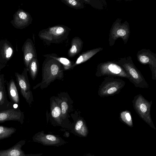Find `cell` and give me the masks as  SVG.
<instances>
[{
  "instance_id": "obj_17",
  "label": "cell",
  "mask_w": 156,
  "mask_h": 156,
  "mask_svg": "<svg viewBox=\"0 0 156 156\" xmlns=\"http://www.w3.org/2000/svg\"><path fill=\"white\" fill-rule=\"evenodd\" d=\"M51 113L53 118L58 123H61V110L59 99L53 100L51 104Z\"/></svg>"
},
{
  "instance_id": "obj_27",
  "label": "cell",
  "mask_w": 156,
  "mask_h": 156,
  "mask_svg": "<svg viewBox=\"0 0 156 156\" xmlns=\"http://www.w3.org/2000/svg\"><path fill=\"white\" fill-rule=\"evenodd\" d=\"M2 89V87L0 89V105L4 102V93Z\"/></svg>"
},
{
  "instance_id": "obj_13",
  "label": "cell",
  "mask_w": 156,
  "mask_h": 156,
  "mask_svg": "<svg viewBox=\"0 0 156 156\" xmlns=\"http://www.w3.org/2000/svg\"><path fill=\"white\" fill-rule=\"evenodd\" d=\"M23 50L24 55V60L27 68L32 59L37 58L36 50L32 41L28 39L23 46Z\"/></svg>"
},
{
  "instance_id": "obj_5",
  "label": "cell",
  "mask_w": 156,
  "mask_h": 156,
  "mask_svg": "<svg viewBox=\"0 0 156 156\" xmlns=\"http://www.w3.org/2000/svg\"><path fill=\"white\" fill-rule=\"evenodd\" d=\"M125 83V81L120 79L106 77L99 87L98 94L101 97H105L118 94Z\"/></svg>"
},
{
  "instance_id": "obj_11",
  "label": "cell",
  "mask_w": 156,
  "mask_h": 156,
  "mask_svg": "<svg viewBox=\"0 0 156 156\" xmlns=\"http://www.w3.org/2000/svg\"><path fill=\"white\" fill-rule=\"evenodd\" d=\"M32 20L28 13L22 9H19L14 14L13 20L11 22L15 27L22 29L31 24Z\"/></svg>"
},
{
  "instance_id": "obj_29",
  "label": "cell",
  "mask_w": 156,
  "mask_h": 156,
  "mask_svg": "<svg viewBox=\"0 0 156 156\" xmlns=\"http://www.w3.org/2000/svg\"><path fill=\"white\" fill-rule=\"evenodd\" d=\"M85 156H95L94 155H92L90 154H88L86 155Z\"/></svg>"
},
{
  "instance_id": "obj_22",
  "label": "cell",
  "mask_w": 156,
  "mask_h": 156,
  "mask_svg": "<svg viewBox=\"0 0 156 156\" xmlns=\"http://www.w3.org/2000/svg\"><path fill=\"white\" fill-rule=\"evenodd\" d=\"M9 90L10 97L13 101L16 103L19 102V97L17 89L14 81L12 80L10 83Z\"/></svg>"
},
{
  "instance_id": "obj_9",
  "label": "cell",
  "mask_w": 156,
  "mask_h": 156,
  "mask_svg": "<svg viewBox=\"0 0 156 156\" xmlns=\"http://www.w3.org/2000/svg\"><path fill=\"white\" fill-rule=\"evenodd\" d=\"M33 140L46 146H59L66 142L60 137L51 134H45L43 131L39 132L33 136Z\"/></svg>"
},
{
  "instance_id": "obj_15",
  "label": "cell",
  "mask_w": 156,
  "mask_h": 156,
  "mask_svg": "<svg viewBox=\"0 0 156 156\" xmlns=\"http://www.w3.org/2000/svg\"><path fill=\"white\" fill-rule=\"evenodd\" d=\"M83 42L79 37L73 38L71 43V47L68 51L67 55L69 57L75 56L79 53L82 49Z\"/></svg>"
},
{
  "instance_id": "obj_23",
  "label": "cell",
  "mask_w": 156,
  "mask_h": 156,
  "mask_svg": "<svg viewBox=\"0 0 156 156\" xmlns=\"http://www.w3.org/2000/svg\"><path fill=\"white\" fill-rule=\"evenodd\" d=\"M61 1L67 5L76 9H82L84 7L81 0H61Z\"/></svg>"
},
{
  "instance_id": "obj_16",
  "label": "cell",
  "mask_w": 156,
  "mask_h": 156,
  "mask_svg": "<svg viewBox=\"0 0 156 156\" xmlns=\"http://www.w3.org/2000/svg\"><path fill=\"white\" fill-rule=\"evenodd\" d=\"M102 49L103 48H98L83 52L80 55L75 62H74L73 65L72 66L71 69H73L76 65L86 62L98 52L102 50Z\"/></svg>"
},
{
  "instance_id": "obj_6",
  "label": "cell",
  "mask_w": 156,
  "mask_h": 156,
  "mask_svg": "<svg viewBox=\"0 0 156 156\" xmlns=\"http://www.w3.org/2000/svg\"><path fill=\"white\" fill-rule=\"evenodd\" d=\"M97 77L109 76L128 79L130 77L124 69L115 61H108L99 64L95 74Z\"/></svg>"
},
{
  "instance_id": "obj_18",
  "label": "cell",
  "mask_w": 156,
  "mask_h": 156,
  "mask_svg": "<svg viewBox=\"0 0 156 156\" xmlns=\"http://www.w3.org/2000/svg\"><path fill=\"white\" fill-rule=\"evenodd\" d=\"M43 56L45 57H51L57 60L62 65L64 69L65 70L71 69L72 66L74 62L66 58L58 57L56 54L54 53L43 55Z\"/></svg>"
},
{
  "instance_id": "obj_26",
  "label": "cell",
  "mask_w": 156,
  "mask_h": 156,
  "mask_svg": "<svg viewBox=\"0 0 156 156\" xmlns=\"http://www.w3.org/2000/svg\"><path fill=\"white\" fill-rule=\"evenodd\" d=\"M13 49L9 46L6 45L4 47L3 55L5 58L6 59L9 58L13 53Z\"/></svg>"
},
{
  "instance_id": "obj_24",
  "label": "cell",
  "mask_w": 156,
  "mask_h": 156,
  "mask_svg": "<svg viewBox=\"0 0 156 156\" xmlns=\"http://www.w3.org/2000/svg\"><path fill=\"white\" fill-rule=\"evenodd\" d=\"M122 121L129 126H133V121L130 113L127 110L122 111L120 114Z\"/></svg>"
},
{
  "instance_id": "obj_10",
  "label": "cell",
  "mask_w": 156,
  "mask_h": 156,
  "mask_svg": "<svg viewBox=\"0 0 156 156\" xmlns=\"http://www.w3.org/2000/svg\"><path fill=\"white\" fill-rule=\"evenodd\" d=\"M16 76L22 95L30 105L33 99L32 93L30 90V85L28 79L24 75H20L18 73H16Z\"/></svg>"
},
{
  "instance_id": "obj_4",
  "label": "cell",
  "mask_w": 156,
  "mask_h": 156,
  "mask_svg": "<svg viewBox=\"0 0 156 156\" xmlns=\"http://www.w3.org/2000/svg\"><path fill=\"white\" fill-rule=\"evenodd\" d=\"M132 103L134 109L141 118L151 127L156 129L150 114L152 101H149L139 94L135 96Z\"/></svg>"
},
{
  "instance_id": "obj_20",
  "label": "cell",
  "mask_w": 156,
  "mask_h": 156,
  "mask_svg": "<svg viewBox=\"0 0 156 156\" xmlns=\"http://www.w3.org/2000/svg\"><path fill=\"white\" fill-rule=\"evenodd\" d=\"M39 62L37 58H34L30 62L28 68L30 75L32 79L34 80L37 75L38 68Z\"/></svg>"
},
{
  "instance_id": "obj_1",
  "label": "cell",
  "mask_w": 156,
  "mask_h": 156,
  "mask_svg": "<svg viewBox=\"0 0 156 156\" xmlns=\"http://www.w3.org/2000/svg\"><path fill=\"white\" fill-rule=\"evenodd\" d=\"M42 66V80L35 88L40 87L44 88L56 79H61L63 77L64 70L62 65L57 60L51 57H46Z\"/></svg>"
},
{
  "instance_id": "obj_12",
  "label": "cell",
  "mask_w": 156,
  "mask_h": 156,
  "mask_svg": "<svg viewBox=\"0 0 156 156\" xmlns=\"http://www.w3.org/2000/svg\"><path fill=\"white\" fill-rule=\"evenodd\" d=\"M25 142V140H21L7 149L0 150V156H40L42 154H25L22 147Z\"/></svg>"
},
{
  "instance_id": "obj_21",
  "label": "cell",
  "mask_w": 156,
  "mask_h": 156,
  "mask_svg": "<svg viewBox=\"0 0 156 156\" xmlns=\"http://www.w3.org/2000/svg\"><path fill=\"white\" fill-rule=\"evenodd\" d=\"M16 130V129L13 127L0 126V140L10 137Z\"/></svg>"
},
{
  "instance_id": "obj_3",
  "label": "cell",
  "mask_w": 156,
  "mask_h": 156,
  "mask_svg": "<svg viewBox=\"0 0 156 156\" xmlns=\"http://www.w3.org/2000/svg\"><path fill=\"white\" fill-rule=\"evenodd\" d=\"M122 67L130 77L129 80L137 87L147 88L149 86L140 71L136 68L130 56L115 61Z\"/></svg>"
},
{
  "instance_id": "obj_7",
  "label": "cell",
  "mask_w": 156,
  "mask_h": 156,
  "mask_svg": "<svg viewBox=\"0 0 156 156\" xmlns=\"http://www.w3.org/2000/svg\"><path fill=\"white\" fill-rule=\"evenodd\" d=\"M121 19H117L112 25L109 38L111 46L113 45L119 37L122 38L125 44L129 39L130 33L129 25L127 21L121 23Z\"/></svg>"
},
{
  "instance_id": "obj_8",
  "label": "cell",
  "mask_w": 156,
  "mask_h": 156,
  "mask_svg": "<svg viewBox=\"0 0 156 156\" xmlns=\"http://www.w3.org/2000/svg\"><path fill=\"white\" fill-rule=\"evenodd\" d=\"M138 61L141 64L149 65L152 73V78L156 80V55L149 49H143L136 55Z\"/></svg>"
},
{
  "instance_id": "obj_25",
  "label": "cell",
  "mask_w": 156,
  "mask_h": 156,
  "mask_svg": "<svg viewBox=\"0 0 156 156\" xmlns=\"http://www.w3.org/2000/svg\"><path fill=\"white\" fill-rule=\"evenodd\" d=\"M59 102L61 110V118L64 119L67 115L69 106L66 101L64 99H59Z\"/></svg>"
},
{
  "instance_id": "obj_14",
  "label": "cell",
  "mask_w": 156,
  "mask_h": 156,
  "mask_svg": "<svg viewBox=\"0 0 156 156\" xmlns=\"http://www.w3.org/2000/svg\"><path fill=\"white\" fill-rule=\"evenodd\" d=\"M23 115L20 111L9 109L0 112V123L10 120H16L23 122Z\"/></svg>"
},
{
  "instance_id": "obj_19",
  "label": "cell",
  "mask_w": 156,
  "mask_h": 156,
  "mask_svg": "<svg viewBox=\"0 0 156 156\" xmlns=\"http://www.w3.org/2000/svg\"><path fill=\"white\" fill-rule=\"evenodd\" d=\"M75 133L78 136L83 137H86L88 131L87 126L84 121L79 119L76 122L74 128Z\"/></svg>"
},
{
  "instance_id": "obj_28",
  "label": "cell",
  "mask_w": 156,
  "mask_h": 156,
  "mask_svg": "<svg viewBox=\"0 0 156 156\" xmlns=\"http://www.w3.org/2000/svg\"><path fill=\"white\" fill-rule=\"evenodd\" d=\"M2 84L1 80V79H0V89L1 88V87H2Z\"/></svg>"
},
{
  "instance_id": "obj_2",
  "label": "cell",
  "mask_w": 156,
  "mask_h": 156,
  "mask_svg": "<svg viewBox=\"0 0 156 156\" xmlns=\"http://www.w3.org/2000/svg\"><path fill=\"white\" fill-rule=\"evenodd\" d=\"M70 30L67 27L58 25L41 30L38 36L47 45L59 43L67 38Z\"/></svg>"
}]
</instances>
